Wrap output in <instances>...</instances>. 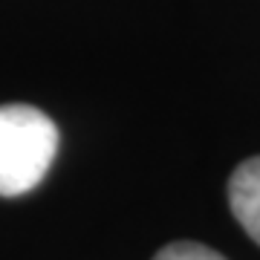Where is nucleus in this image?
<instances>
[{
    "label": "nucleus",
    "instance_id": "1",
    "mask_svg": "<svg viewBox=\"0 0 260 260\" xmlns=\"http://www.w3.org/2000/svg\"><path fill=\"white\" fill-rule=\"evenodd\" d=\"M58 150V127L29 104L0 107V197H20L47 177Z\"/></svg>",
    "mask_w": 260,
    "mask_h": 260
},
{
    "label": "nucleus",
    "instance_id": "2",
    "mask_svg": "<svg viewBox=\"0 0 260 260\" xmlns=\"http://www.w3.org/2000/svg\"><path fill=\"white\" fill-rule=\"evenodd\" d=\"M229 205L243 232L260 246V156L246 159L229 179Z\"/></svg>",
    "mask_w": 260,
    "mask_h": 260
},
{
    "label": "nucleus",
    "instance_id": "3",
    "mask_svg": "<svg viewBox=\"0 0 260 260\" xmlns=\"http://www.w3.org/2000/svg\"><path fill=\"white\" fill-rule=\"evenodd\" d=\"M153 260H225L220 251L208 249L203 243H171L156 251Z\"/></svg>",
    "mask_w": 260,
    "mask_h": 260
}]
</instances>
